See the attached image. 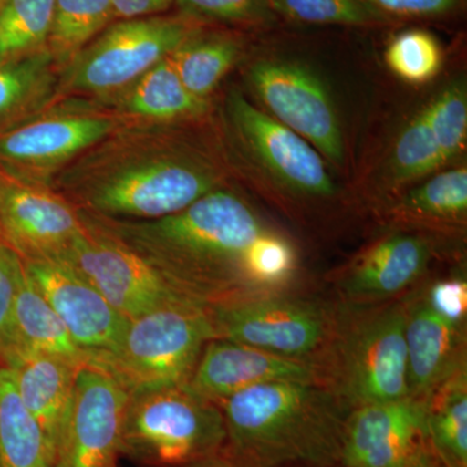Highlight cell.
<instances>
[{
    "instance_id": "6da1fadb",
    "label": "cell",
    "mask_w": 467,
    "mask_h": 467,
    "mask_svg": "<svg viewBox=\"0 0 467 467\" xmlns=\"http://www.w3.org/2000/svg\"><path fill=\"white\" fill-rule=\"evenodd\" d=\"M88 216L134 251L175 294L205 310L290 292L299 279L295 242L229 186L156 220Z\"/></svg>"
},
{
    "instance_id": "7a4b0ae2",
    "label": "cell",
    "mask_w": 467,
    "mask_h": 467,
    "mask_svg": "<svg viewBox=\"0 0 467 467\" xmlns=\"http://www.w3.org/2000/svg\"><path fill=\"white\" fill-rule=\"evenodd\" d=\"M193 124H126L73 160L52 190L77 211L116 220L177 213L226 186L220 152Z\"/></svg>"
},
{
    "instance_id": "3957f363",
    "label": "cell",
    "mask_w": 467,
    "mask_h": 467,
    "mask_svg": "<svg viewBox=\"0 0 467 467\" xmlns=\"http://www.w3.org/2000/svg\"><path fill=\"white\" fill-rule=\"evenodd\" d=\"M223 451L243 467L342 465L349 409L321 380H281L250 387L220 404Z\"/></svg>"
},
{
    "instance_id": "277c9868",
    "label": "cell",
    "mask_w": 467,
    "mask_h": 467,
    "mask_svg": "<svg viewBox=\"0 0 467 467\" xmlns=\"http://www.w3.org/2000/svg\"><path fill=\"white\" fill-rule=\"evenodd\" d=\"M321 367L349 410L408 398L405 297L371 306L339 301Z\"/></svg>"
},
{
    "instance_id": "5b68a950",
    "label": "cell",
    "mask_w": 467,
    "mask_h": 467,
    "mask_svg": "<svg viewBox=\"0 0 467 467\" xmlns=\"http://www.w3.org/2000/svg\"><path fill=\"white\" fill-rule=\"evenodd\" d=\"M223 411L186 386L129 393L119 454L144 467H184L225 447Z\"/></svg>"
},
{
    "instance_id": "8992f818",
    "label": "cell",
    "mask_w": 467,
    "mask_h": 467,
    "mask_svg": "<svg viewBox=\"0 0 467 467\" xmlns=\"http://www.w3.org/2000/svg\"><path fill=\"white\" fill-rule=\"evenodd\" d=\"M205 26L181 14L116 20L63 67L57 101L112 97Z\"/></svg>"
},
{
    "instance_id": "52a82bcc",
    "label": "cell",
    "mask_w": 467,
    "mask_h": 467,
    "mask_svg": "<svg viewBox=\"0 0 467 467\" xmlns=\"http://www.w3.org/2000/svg\"><path fill=\"white\" fill-rule=\"evenodd\" d=\"M211 339L207 310L177 301L131 319L115 350L86 364L107 371L129 393L184 386Z\"/></svg>"
},
{
    "instance_id": "ba28073f",
    "label": "cell",
    "mask_w": 467,
    "mask_h": 467,
    "mask_svg": "<svg viewBox=\"0 0 467 467\" xmlns=\"http://www.w3.org/2000/svg\"><path fill=\"white\" fill-rule=\"evenodd\" d=\"M207 312L218 339L321 367L333 335L337 304L290 291L245 297Z\"/></svg>"
},
{
    "instance_id": "9c48e42d",
    "label": "cell",
    "mask_w": 467,
    "mask_h": 467,
    "mask_svg": "<svg viewBox=\"0 0 467 467\" xmlns=\"http://www.w3.org/2000/svg\"><path fill=\"white\" fill-rule=\"evenodd\" d=\"M122 125L124 119L90 101L58 100L26 124L0 134V171L51 187L67 165Z\"/></svg>"
},
{
    "instance_id": "30bf717a",
    "label": "cell",
    "mask_w": 467,
    "mask_h": 467,
    "mask_svg": "<svg viewBox=\"0 0 467 467\" xmlns=\"http://www.w3.org/2000/svg\"><path fill=\"white\" fill-rule=\"evenodd\" d=\"M225 119L234 143L279 189L304 201L334 198L337 186L327 162L308 140L239 91L227 95Z\"/></svg>"
},
{
    "instance_id": "8fae6325",
    "label": "cell",
    "mask_w": 467,
    "mask_h": 467,
    "mask_svg": "<svg viewBox=\"0 0 467 467\" xmlns=\"http://www.w3.org/2000/svg\"><path fill=\"white\" fill-rule=\"evenodd\" d=\"M247 81L267 115L308 140L326 161L343 164L339 112L330 88L312 67L295 58L263 57L248 67Z\"/></svg>"
},
{
    "instance_id": "7c38bea8",
    "label": "cell",
    "mask_w": 467,
    "mask_h": 467,
    "mask_svg": "<svg viewBox=\"0 0 467 467\" xmlns=\"http://www.w3.org/2000/svg\"><path fill=\"white\" fill-rule=\"evenodd\" d=\"M79 214L84 229L61 264L91 285L113 308L131 321L184 300L128 245L88 214Z\"/></svg>"
},
{
    "instance_id": "4fadbf2b",
    "label": "cell",
    "mask_w": 467,
    "mask_h": 467,
    "mask_svg": "<svg viewBox=\"0 0 467 467\" xmlns=\"http://www.w3.org/2000/svg\"><path fill=\"white\" fill-rule=\"evenodd\" d=\"M82 229L79 212L51 187L0 171V241L23 261L61 263Z\"/></svg>"
},
{
    "instance_id": "5bb4252c",
    "label": "cell",
    "mask_w": 467,
    "mask_h": 467,
    "mask_svg": "<svg viewBox=\"0 0 467 467\" xmlns=\"http://www.w3.org/2000/svg\"><path fill=\"white\" fill-rule=\"evenodd\" d=\"M128 400L129 392L107 371L81 365L55 467H119Z\"/></svg>"
},
{
    "instance_id": "9a60e30c",
    "label": "cell",
    "mask_w": 467,
    "mask_h": 467,
    "mask_svg": "<svg viewBox=\"0 0 467 467\" xmlns=\"http://www.w3.org/2000/svg\"><path fill=\"white\" fill-rule=\"evenodd\" d=\"M427 401L408 398L350 409L343 431L344 467H408L429 444Z\"/></svg>"
},
{
    "instance_id": "2e32d148",
    "label": "cell",
    "mask_w": 467,
    "mask_h": 467,
    "mask_svg": "<svg viewBox=\"0 0 467 467\" xmlns=\"http://www.w3.org/2000/svg\"><path fill=\"white\" fill-rule=\"evenodd\" d=\"M24 264L73 342L84 352L86 362L119 347L130 319L113 308L91 285L57 261H24Z\"/></svg>"
},
{
    "instance_id": "e0dca14e",
    "label": "cell",
    "mask_w": 467,
    "mask_h": 467,
    "mask_svg": "<svg viewBox=\"0 0 467 467\" xmlns=\"http://www.w3.org/2000/svg\"><path fill=\"white\" fill-rule=\"evenodd\" d=\"M432 259L420 234L393 233L371 243L337 275L340 303L371 306L400 299L418 287Z\"/></svg>"
},
{
    "instance_id": "ac0fdd59",
    "label": "cell",
    "mask_w": 467,
    "mask_h": 467,
    "mask_svg": "<svg viewBox=\"0 0 467 467\" xmlns=\"http://www.w3.org/2000/svg\"><path fill=\"white\" fill-rule=\"evenodd\" d=\"M404 297L408 395L427 401L442 384L466 370V325L438 312L420 285Z\"/></svg>"
},
{
    "instance_id": "d6986e66",
    "label": "cell",
    "mask_w": 467,
    "mask_h": 467,
    "mask_svg": "<svg viewBox=\"0 0 467 467\" xmlns=\"http://www.w3.org/2000/svg\"><path fill=\"white\" fill-rule=\"evenodd\" d=\"M281 380L325 382L324 370L313 362L281 358L254 347L214 337L205 344L184 386L220 407L234 393Z\"/></svg>"
},
{
    "instance_id": "ffe728a7",
    "label": "cell",
    "mask_w": 467,
    "mask_h": 467,
    "mask_svg": "<svg viewBox=\"0 0 467 467\" xmlns=\"http://www.w3.org/2000/svg\"><path fill=\"white\" fill-rule=\"evenodd\" d=\"M86 101L109 110L126 124H193L202 122L211 110V100L199 99L184 88L169 57L124 90L106 99Z\"/></svg>"
},
{
    "instance_id": "44dd1931",
    "label": "cell",
    "mask_w": 467,
    "mask_h": 467,
    "mask_svg": "<svg viewBox=\"0 0 467 467\" xmlns=\"http://www.w3.org/2000/svg\"><path fill=\"white\" fill-rule=\"evenodd\" d=\"M79 367L57 356L27 352L9 368L14 371L18 396L41 426L54 457L72 404Z\"/></svg>"
},
{
    "instance_id": "7402d4cb",
    "label": "cell",
    "mask_w": 467,
    "mask_h": 467,
    "mask_svg": "<svg viewBox=\"0 0 467 467\" xmlns=\"http://www.w3.org/2000/svg\"><path fill=\"white\" fill-rule=\"evenodd\" d=\"M60 69L50 52L0 63V134L26 124L57 101Z\"/></svg>"
},
{
    "instance_id": "603a6c76",
    "label": "cell",
    "mask_w": 467,
    "mask_h": 467,
    "mask_svg": "<svg viewBox=\"0 0 467 467\" xmlns=\"http://www.w3.org/2000/svg\"><path fill=\"white\" fill-rule=\"evenodd\" d=\"M389 218L399 225L453 230L467 221V169H447L409 189L391 207Z\"/></svg>"
},
{
    "instance_id": "cb8c5ba5",
    "label": "cell",
    "mask_w": 467,
    "mask_h": 467,
    "mask_svg": "<svg viewBox=\"0 0 467 467\" xmlns=\"http://www.w3.org/2000/svg\"><path fill=\"white\" fill-rule=\"evenodd\" d=\"M243 50L244 43L238 34L202 27L169 57L184 88L199 99L211 100L223 77L241 60Z\"/></svg>"
},
{
    "instance_id": "d4e9b609",
    "label": "cell",
    "mask_w": 467,
    "mask_h": 467,
    "mask_svg": "<svg viewBox=\"0 0 467 467\" xmlns=\"http://www.w3.org/2000/svg\"><path fill=\"white\" fill-rule=\"evenodd\" d=\"M15 324L27 352L46 353L84 365L86 356L67 333L57 312L27 273L26 264L17 275Z\"/></svg>"
},
{
    "instance_id": "484cf974",
    "label": "cell",
    "mask_w": 467,
    "mask_h": 467,
    "mask_svg": "<svg viewBox=\"0 0 467 467\" xmlns=\"http://www.w3.org/2000/svg\"><path fill=\"white\" fill-rule=\"evenodd\" d=\"M0 467H55L50 444L24 407L7 367H0Z\"/></svg>"
},
{
    "instance_id": "4316f807",
    "label": "cell",
    "mask_w": 467,
    "mask_h": 467,
    "mask_svg": "<svg viewBox=\"0 0 467 467\" xmlns=\"http://www.w3.org/2000/svg\"><path fill=\"white\" fill-rule=\"evenodd\" d=\"M430 445L448 467H467V368L427 399Z\"/></svg>"
},
{
    "instance_id": "83f0119b",
    "label": "cell",
    "mask_w": 467,
    "mask_h": 467,
    "mask_svg": "<svg viewBox=\"0 0 467 467\" xmlns=\"http://www.w3.org/2000/svg\"><path fill=\"white\" fill-rule=\"evenodd\" d=\"M116 20L110 0H55L46 50L61 72Z\"/></svg>"
},
{
    "instance_id": "f1b7e54d",
    "label": "cell",
    "mask_w": 467,
    "mask_h": 467,
    "mask_svg": "<svg viewBox=\"0 0 467 467\" xmlns=\"http://www.w3.org/2000/svg\"><path fill=\"white\" fill-rule=\"evenodd\" d=\"M55 0H3L0 63L46 50Z\"/></svg>"
},
{
    "instance_id": "f546056e",
    "label": "cell",
    "mask_w": 467,
    "mask_h": 467,
    "mask_svg": "<svg viewBox=\"0 0 467 467\" xmlns=\"http://www.w3.org/2000/svg\"><path fill=\"white\" fill-rule=\"evenodd\" d=\"M444 167L441 150L430 129L425 109L411 117L393 144L389 164L391 187L425 180Z\"/></svg>"
},
{
    "instance_id": "4dcf8cb0",
    "label": "cell",
    "mask_w": 467,
    "mask_h": 467,
    "mask_svg": "<svg viewBox=\"0 0 467 467\" xmlns=\"http://www.w3.org/2000/svg\"><path fill=\"white\" fill-rule=\"evenodd\" d=\"M387 67L408 84L422 85L441 72L444 55L434 34L422 29L399 33L384 52Z\"/></svg>"
},
{
    "instance_id": "1f68e13d",
    "label": "cell",
    "mask_w": 467,
    "mask_h": 467,
    "mask_svg": "<svg viewBox=\"0 0 467 467\" xmlns=\"http://www.w3.org/2000/svg\"><path fill=\"white\" fill-rule=\"evenodd\" d=\"M444 165L461 156L467 140V90L463 81L445 86L425 107Z\"/></svg>"
},
{
    "instance_id": "d6a6232c",
    "label": "cell",
    "mask_w": 467,
    "mask_h": 467,
    "mask_svg": "<svg viewBox=\"0 0 467 467\" xmlns=\"http://www.w3.org/2000/svg\"><path fill=\"white\" fill-rule=\"evenodd\" d=\"M276 17L317 26H373L389 23L364 0H267Z\"/></svg>"
},
{
    "instance_id": "836d02e7",
    "label": "cell",
    "mask_w": 467,
    "mask_h": 467,
    "mask_svg": "<svg viewBox=\"0 0 467 467\" xmlns=\"http://www.w3.org/2000/svg\"><path fill=\"white\" fill-rule=\"evenodd\" d=\"M178 14L199 23L243 27L272 26L276 16L267 0H175Z\"/></svg>"
},
{
    "instance_id": "e575fe53",
    "label": "cell",
    "mask_w": 467,
    "mask_h": 467,
    "mask_svg": "<svg viewBox=\"0 0 467 467\" xmlns=\"http://www.w3.org/2000/svg\"><path fill=\"white\" fill-rule=\"evenodd\" d=\"M21 265L23 259L0 241V362L7 368L14 367L27 353L18 337L14 315L17 275Z\"/></svg>"
},
{
    "instance_id": "d590c367",
    "label": "cell",
    "mask_w": 467,
    "mask_h": 467,
    "mask_svg": "<svg viewBox=\"0 0 467 467\" xmlns=\"http://www.w3.org/2000/svg\"><path fill=\"white\" fill-rule=\"evenodd\" d=\"M384 18H435L453 14L463 0H364Z\"/></svg>"
},
{
    "instance_id": "8d00e7d4",
    "label": "cell",
    "mask_w": 467,
    "mask_h": 467,
    "mask_svg": "<svg viewBox=\"0 0 467 467\" xmlns=\"http://www.w3.org/2000/svg\"><path fill=\"white\" fill-rule=\"evenodd\" d=\"M427 301L445 317L466 325L467 284L462 276H451L420 287Z\"/></svg>"
},
{
    "instance_id": "74e56055",
    "label": "cell",
    "mask_w": 467,
    "mask_h": 467,
    "mask_svg": "<svg viewBox=\"0 0 467 467\" xmlns=\"http://www.w3.org/2000/svg\"><path fill=\"white\" fill-rule=\"evenodd\" d=\"M117 20L162 15L174 5L175 0H110Z\"/></svg>"
},
{
    "instance_id": "f35d334b",
    "label": "cell",
    "mask_w": 467,
    "mask_h": 467,
    "mask_svg": "<svg viewBox=\"0 0 467 467\" xmlns=\"http://www.w3.org/2000/svg\"><path fill=\"white\" fill-rule=\"evenodd\" d=\"M408 467H448V465L436 454V451L432 450L429 442V444L414 457L413 461L409 463Z\"/></svg>"
},
{
    "instance_id": "ab89813d",
    "label": "cell",
    "mask_w": 467,
    "mask_h": 467,
    "mask_svg": "<svg viewBox=\"0 0 467 467\" xmlns=\"http://www.w3.org/2000/svg\"><path fill=\"white\" fill-rule=\"evenodd\" d=\"M184 467H243L241 463L234 461L232 457L227 456L225 451H220V453L216 454V456L209 457V459H205L202 461H199V462L192 463V465H187Z\"/></svg>"
},
{
    "instance_id": "60d3db41",
    "label": "cell",
    "mask_w": 467,
    "mask_h": 467,
    "mask_svg": "<svg viewBox=\"0 0 467 467\" xmlns=\"http://www.w3.org/2000/svg\"><path fill=\"white\" fill-rule=\"evenodd\" d=\"M2 2H3V0H0V5H2Z\"/></svg>"
},
{
    "instance_id": "b9f144b4",
    "label": "cell",
    "mask_w": 467,
    "mask_h": 467,
    "mask_svg": "<svg viewBox=\"0 0 467 467\" xmlns=\"http://www.w3.org/2000/svg\"><path fill=\"white\" fill-rule=\"evenodd\" d=\"M0 367H3L2 362H0Z\"/></svg>"
}]
</instances>
